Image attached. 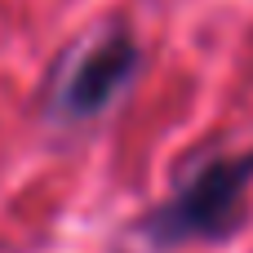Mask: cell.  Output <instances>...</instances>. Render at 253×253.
<instances>
[{"instance_id":"1","label":"cell","mask_w":253,"mask_h":253,"mask_svg":"<svg viewBox=\"0 0 253 253\" xmlns=\"http://www.w3.org/2000/svg\"><path fill=\"white\" fill-rule=\"evenodd\" d=\"M249 187H253V151L209 156L173 187V196H165L151 213H142L138 236L156 249L227 240L245 227Z\"/></svg>"},{"instance_id":"2","label":"cell","mask_w":253,"mask_h":253,"mask_svg":"<svg viewBox=\"0 0 253 253\" xmlns=\"http://www.w3.org/2000/svg\"><path fill=\"white\" fill-rule=\"evenodd\" d=\"M138 67H142V44L129 27L116 22L107 31H93L58 67V80L49 89V120H58V125L98 120L133 84Z\"/></svg>"}]
</instances>
